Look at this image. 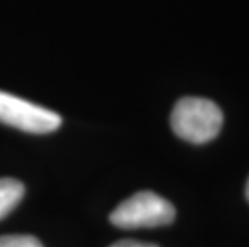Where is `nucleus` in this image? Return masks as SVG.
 I'll use <instances>...</instances> for the list:
<instances>
[{
  "instance_id": "f03ea898",
  "label": "nucleus",
  "mask_w": 249,
  "mask_h": 247,
  "mask_svg": "<svg viewBox=\"0 0 249 247\" xmlns=\"http://www.w3.org/2000/svg\"><path fill=\"white\" fill-rule=\"evenodd\" d=\"M176 209L167 199L153 191H139L121 202L109 215V222L118 228H155L174 222Z\"/></svg>"
},
{
  "instance_id": "423d86ee",
  "label": "nucleus",
  "mask_w": 249,
  "mask_h": 247,
  "mask_svg": "<svg viewBox=\"0 0 249 247\" xmlns=\"http://www.w3.org/2000/svg\"><path fill=\"white\" fill-rule=\"evenodd\" d=\"M109 247H158V246H155V244H146V243H139V241L125 239V241H119V243L111 244Z\"/></svg>"
},
{
  "instance_id": "f257e3e1",
  "label": "nucleus",
  "mask_w": 249,
  "mask_h": 247,
  "mask_svg": "<svg viewBox=\"0 0 249 247\" xmlns=\"http://www.w3.org/2000/svg\"><path fill=\"white\" fill-rule=\"evenodd\" d=\"M224 114L208 98L185 97L178 99L171 114L172 130L178 138L188 143L203 145L219 135Z\"/></svg>"
},
{
  "instance_id": "7ed1b4c3",
  "label": "nucleus",
  "mask_w": 249,
  "mask_h": 247,
  "mask_svg": "<svg viewBox=\"0 0 249 247\" xmlns=\"http://www.w3.org/2000/svg\"><path fill=\"white\" fill-rule=\"evenodd\" d=\"M0 122L28 133H50L61 125L60 114L0 90Z\"/></svg>"
},
{
  "instance_id": "0eeeda50",
  "label": "nucleus",
  "mask_w": 249,
  "mask_h": 247,
  "mask_svg": "<svg viewBox=\"0 0 249 247\" xmlns=\"http://www.w3.org/2000/svg\"><path fill=\"white\" fill-rule=\"evenodd\" d=\"M246 198H248V201H249V180L246 183Z\"/></svg>"
},
{
  "instance_id": "39448f33",
  "label": "nucleus",
  "mask_w": 249,
  "mask_h": 247,
  "mask_svg": "<svg viewBox=\"0 0 249 247\" xmlns=\"http://www.w3.org/2000/svg\"><path fill=\"white\" fill-rule=\"evenodd\" d=\"M0 247H42V244L29 234H7L0 236Z\"/></svg>"
},
{
  "instance_id": "20e7f679",
  "label": "nucleus",
  "mask_w": 249,
  "mask_h": 247,
  "mask_svg": "<svg viewBox=\"0 0 249 247\" xmlns=\"http://www.w3.org/2000/svg\"><path fill=\"white\" fill-rule=\"evenodd\" d=\"M24 196V185L17 178H0V220L5 218Z\"/></svg>"
}]
</instances>
